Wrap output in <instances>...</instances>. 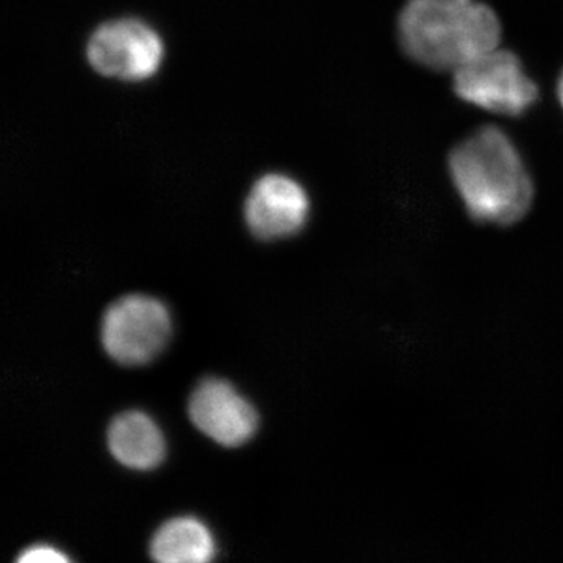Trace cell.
I'll return each instance as SVG.
<instances>
[{"instance_id":"9","label":"cell","mask_w":563,"mask_h":563,"mask_svg":"<svg viewBox=\"0 0 563 563\" xmlns=\"http://www.w3.org/2000/svg\"><path fill=\"white\" fill-rule=\"evenodd\" d=\"M152 558L157 563H210L213 537L195 518H176L163 525L152 540Z\"/></svg>"},{"instance_id":"1","label":"cell","mask_w":563,"mask_h":563,"mask_svg":"<svg viewBox=\"0 0 563 563\" xmlns=\"http://www.w3.org/2000/svg\"><path fill=\"white\" fill-rule=\"evenodd\" d=\"M450 172L474 220L514 224L531 207V177L517 147L499 129H479L455 146Z\"/></svg>"},{"instance_id":"11","label":"cell","mask_w":563,"mask_h":563,"mask_svg":"<svg viewBox=\"0 0 563 563\" xmlns=\"http://www.w3.org/2000/svg\"><path fill=\"white\" fill-rule=\"evenodd\" d=\"M558 92H559V101H561L562 107H563V73L561 76V80H559Z\"/></svg>"},{"instance_id":"10","label":"cell","mask_w":563,"mask_h":563,"mask_svg":"<svg viewBox=\"0 0 563 563\" xmlns=\"http://www.w3.org/2000/svg\"><path fill=\"white\" fill-rule=\"evenodd\" d=\"M18 563H69V561L49 547H36L25 551Z\"/></svg>"},{"instance_id":"6","label":"cell","mask_w":563,"mask_h":563,"mask_svg":"<svg viewBox=\"0 0 563 563\" xmlns=\"http://www.w3.org/2000/svg\"><path fill=\"white\" fill-rule=\"evenodd\" d=\"M196 428L221 446L236 448L250 442L258 428V415L228 380L203 379L188 402Z\"/></svg>"},{"instance_id":"4","label":"cell","mask_w":563,"mask_h":563,"mask_svg":"<svg viewBox=\"0 0 563 563\" xmlns=\"http://www.w3.org/2000/svg\"><path fill=\"white\" fill-rule=\"evenodd\" d=\"M453 74L455 95L492 113L518 117L539 95L517 55L499 47L473 58Z\"/></svg>"},{"instance_id":"2","label":"cell","mask_w":563,"mask_h":563,"mask_svg":"<svg viewBox=\"0 0 563 563\" xmlns=\"http://www.w3.org/2000/svg\"><path fill=\"white\" fill-rule=\"evenodd\" d=\"M399 41L426 68L454 70L501 40L495 11L476 0H409L399 14Z\"/></svg>"},{"instance_id":"8","label":"cell","mask_w":563,"mask_h":563,"mask_svg":"<svg viewBox=\"0 0 563 563\" xmlns=\"http://www.w3.org/2000/svg\"><path fill=\"white\" fill-rule=\"evenodd\" d=\"M111 455L132 470L155 468L165 459V437L150 415L131 410L118 415L107 432Z\"/></svg>"},{"instance_id":"3","label":"cell","mask_w":563,"mask_h":563,"mask_svg":"<svg viewBox=\"0 0 563 563\" xmlns=\"http://www.w3.org/2000/svg\"><path fill=\"white\" fill-rule=\"evenodd\" d=\"M172 328L165 303L146 295L124 296L103 313L102 346L121 365H144L161 354Z\"/></svg>"},{"instance_id":"7","label":"cell","mask_w":563,"mask_h":563,"mask_svg":"<svg viewBox=\"0 0 563 563\" xmlns=\"http://www.w3.org/2000/svg\"><path fill=\"white\" fill-rule=\"evenodd\" d=\"M309 210V196L298 181L268 174L252 187L244 203V218L258 239L279 240L301 231Z\"/></svg>"},{"instance_id":"5","label":"cell","mask_w":563,"mask_h":563,"mask_svg":"<svg viewBox=\"0 0 563 563\" xmlns=\"http://www.w3.org/2000/svg\"><path fill=\"white\" fill-rule=\"evenodd\" d=\"M88 60L101 76L111 79H150L161 68L163 43L158 33L144 22L111 21L92 33Z\"/></svg>"}]
</instances>
